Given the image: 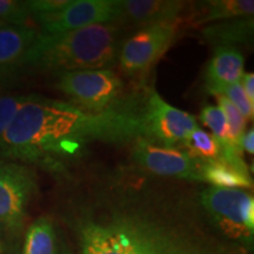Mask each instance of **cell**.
I'll use <instances>...</instances> for the list:
<instances>
[{
	"instance_id": "cell-1",
	"label": "cell",
	"mask_w": 254,
	"mask_h": 254,
	"mask_svg": "<svg viewBox=\"0 0 254 254\" xmlns=\"http://www.w3.org/2000/svg\"><path fill=\"white\" fill-rule=\"evenodd\" d=\"M145 138L144 109L118 103L92 113L67 101L27 95L0 141V157L60 170L94 141Z\"/></svg>"
},
{
	"instance_id": "cell-2",
	"label": "cell",
	"mask_w": 254,
	"mask_h": 254,
	"mask_svg": "<svg viewBox=\"0 0 254 254\" xmlns=\"http://www.w3.org/2000/svg\"><path fill=\"white\" fill-rule=\"evenodd\" d=\"M125 30L118 23L59 34H39L24 65L60 73L110 68L118 62Z\"/></svg>"
},
{
	"instance_id": "cell-3",
	"label": "cell",
	"mask_w": 254,
	"mask_h": 254,
	"mask_svg": "<svg viewBox=\"0 0 254 254\" xmlns=\"http://www.w3.org/2000/svg\"><path fill=\"white\" fill-rule=\"evenodd\" d=\"M200 204L225 236L247 245L252 243L254 199L250 192L211 186L201 192Z\"/></svg>"
},
{
	"instance_id": "cell-4",
	"label": "cell",
	"mask_w": 254,
	"mask_h": 254,
	"mask_svg": "<svg viewBox=\"0 0 254 254\" xmlns=\"http://www.w3.org/2000/svg\"><path fill=\"white\" fill-rule=\"evenodd\" d=\"M57 86L71 99L72 105L99 113L118 104L124 84L111 68H98L60 73Z\"/></svg>"
},
{
	"instance_id": "cell-5",
	"label": "cell",
	"mask_w": 254,
	"mask_h": 254,
	"mask_svg": "<svg viewBox=\"0 0 254 254\" xmlns=\"http://www.w3.org/2000/svg\"><path fill=\"white\" fill-rule=\"evenodd\" d=\"M178 34V23L153 24L138 28L125 38L119 53L122 71L131 78L145 77L167 50Z\"/></svg>"
},
{
	"instance_id": "cell-6",
	"label": "cell",
	"mask_w": 254,
	"mask_h": 254,
	"mask_svg": "<svg viewBox=\"0 0 254 254\" xmlns=\"http://www.w3.org/2000/svg\"><path fill=\"white\" fill-rule=\"evenodd\" d=\"M37 190L33 168L14 161L0 160V231L20 233L28 202Z\"/></svg>"
},
{
	"instance_id": "cell-7",
	"label": "cell",
	"mask_w": 254,
	"mask_h": 254,
	"mask_svg": "<svg viewBox=\"0 0 254 254\" xmlns=\"http://www.w3.org/2000/svg\"><path fill=\"white\" fill-rule=\"evenodd\" d=\"M43 26V34H59L92 25L118 23L119 0H71L59 11L34 15Z\"/></svg>"
},
{
	"instance_id": "cell-8",
	"label": "cell",
	"mask_w": 254,
	"mask_h": 254,
	"mask_svg": "<svg viewBox=\"0 0 254 254\" xmlns=\"http://www.w3.org/2000/svg\"><path fill=\"white\" fill-rule=\"evenodd\" d=\"M145 139L159 141L166 147L184 142L198 123L194 116L166 103L157 91H152L144 107Z\"/></svg>"
},
{
	"instance_id": "cell-9",
	"label": "cell",
	"mask_w": 254,
	"mask_h": 254,
	"mask_svg": "<svg viewBox=\"0 0 254 254\" xmlns=\"http://www.w3.org/2000/svg\"><path fill=\"white\" fill-rule=\"evenodd\" d=\"M132 155L139 166L155 176L201 182V160L192 158L185 150L159 146L148 139L139 138L135 140Z\"/></svg>"
},
{
	"instance_id": "cell-10",
	"label": "cell",
	"mask_w": 254,
	"mask_h": 254,
	"mask_svg": "<svg viewBox=\"0 0 254 254\" xmlns=\"http://www.w3.org/2000/svg\"><path fill=\"white\" fill-rule=\"evenodd\" d=\"M125 231L129 254H205L172 231L141 218L117 220Z\"/></svg>"
},
{
	"instance_id": "cell-11",
	"label": "cell",
	"mask_w": 254,
	"mask_h": 254,
	"mask_svg": "<svg viewBox=\"0 0 254 254\" xmlns=\"http://www.w3.org/2000/svg\"><path fill=\"white\" fill-rule=\"evenodd\" d=\"M118 24L138 28L153 24L178 23L186 2L177 0H119Z\"/></svg>"
},
{
	"instance_id": "cell-12",
	"label": "cell",
	"mask_w": 254,
	"mask_h": 254,
	"mask_svg": "<svg viewBox=\"0 0 254 254\" xmlns=\"http://www.w3.org/2000/svg\"><path fill=\"white\" fill-rule=\"evenodd\" d=\"M244 64L243 53L237 47H215L206 68V88L209 93L222 94L228 86L240 81L244 74Z\"/></svg>"
},
{
	"instance_id": "cell-13",
	"label": "cell",
	"mask_w": 254,
	"mask_h": 254,
	"mask_svg": "<svg viewBox=\"0 0 254 254\" xmlns=\"http://www.w3.org/2000/svg\"><path fill=\"white\" fill-rule=\"evenodd\" d=\"M82 254H129V243L118 221L87 222L81 228Z\"/></svg>"
},
{
	"instance_id": "cell-14",
	"label": "cell",
	"mask_w": 254,
	"mask_h": 254,
	"mask_svg": "<svg viewBox=\"0 0 254 254\" xmlns=\"http://www.w3.org/2000/svg\"><path fill=\"white\" fill-rule=\"evenodd\" d=\"M38 37L33 27L0 21V73L24 65Z\"/></svg>"
},
{
	"instance_id": "cell-15",
	"label": "cell",
	"mask_w": 254,
	"mask_h": 254,
	"mask_svg": "<svg viewBox=\"0 0 254 254\" xmlns=\"http://www.w3.org/2000/svg\"><path fill=\"white\" fill-rule=\"evenodd\" d=\"M253 0H208L198 2L190 19L192 24L202 25L234 18L253 17Z\"/></svg>"
},
{
	"instance_id": "cell-16",
	"label": "cell",
	"mask_w": 254,
	"mask_h": 254,
	"mask_svg": "<svg viewBox=\"0 0 254 254\" xmlns=\"http://www.w3.org/2000/svg\"><path fill=\"white\" fill-rule=\"evenodd\" d=\"M202 38L215 47L251 44L253 40V17L234 18L209 24L201 31Z\"/></svg>"
},
{
	"instance_id": "cell-17",
	"label": "cell",
	"mask_w": 254,
	"mask_h": 254,
	"mask_svg": "<svg viewBox=\"0 0 254 254\" xmlns=\"http://www.w3.org/2000/svg\"><path fill=\"white\" fill-rule=\"evenodd\" d=\"M200 178L202 183L212 184L213 187L221 189H252L253 184L250 174L240 172L224 159L201 161Z\"/></svg>"
},
{
	"instance_id": "cell-18",
	"label": "cell",
	"mask_w": 254,
	"mask_h": 254,
	"mask_svg": "<svg viewBox=\"0 0 254 254\" xmlns=\"http://www.w3.org/2000/svg\"><path fill=\"white\" fill-rule=\"evenodd\" d=\"M57 237L52 222L45 217L37 219L25 236L23 254H57Z\"/></svg>"
},
{
	"instance_id": "cell-19",
	"label": "cell",
	"mask_w": 254,
	"mask_h": 254,
	"mask_svg": "<svg viewBox=\"0 0 254 254\" xmlns=\"http://www.w3.org/2000/svg\"><path fill=\"white\" fill-rule=\"evenodd\" d=\"M184 148L196 160H215L221 157V146L213 135L195 127L184 140Z\"/></svg>"
},
{
	"instance_id": "cell-20",
	"label": "cell",
	"mask_w": 254,
	"mask_h": 254,
	"mask_svg": "<svg viewBox=\"0 0 254 254\" xmlns=\"http://www.w3.org/2000/svg\"><path fill=\"white\" fill-rule=\"evenodd\" d=\"M219 105V109L222 111L225 118H226L227 127H228V136H230V142L234 148L238 151L243 152V136L246 132V124L247 120L244 118L243 114L238 111L233 104L227 99L225 95L219 94L215 95Z\"/></svg>"
},
{
	"instance_id": "cell-21",
	"label": "cell",
	"mask_w": 254,
	"mask_h": 254,
	"mask_svg": "<svg viewBox=\"0 0 254 254\" xmlns=\"http://www.w3.org/2000/svg\"><path fill=\"white\" fill-rule=\"evenodd\" d=\"M200 120L212 131V135L217 139L221 148L232 146L228 136V127L222 111L218 106L206 105L200 112Z\"/></svg>"
},
{
	"instance_id": "cell-22",
	"label": "cell",
	"mask_w": 254,
	"mask_h": 254,
	"mask_svg": "<svg viewBox=\"0 0 254 254\" xmlns=\"http://www.w3.org/2000/svg\"><path fill=\"white\" fill-rule=\"evenodd\" d=\"M33 17L27 1H14V0H0V21L2 23L25 25Z\"/></svg>"
},
{
	"instance_id": "cell-23",
	"label": "cell",
	"mask_w": 254,
	"mask_h": 254,
	"mask_svg": "<svg viewBox=\"0 0 254 254\" xmlns=\"http://www.w3.org/2000/svg\"><path fill=\"white\" fill-rule=\"evenodd\" d=\"M26 98L27 95H8L0 98V141Z\"/></svg>"
},
{
	"instance_id": "cell-24",
	"label": "cell",
	"mask_w": 254,
	"mask_h": 254,
	"mask_svg": "<svg viewBox=\"0 0 254 254\" xmlns=\"http://www.w3.org/2000/svg\"><path fill=\"white\" fill-rule=\"evenodd\" d=\"M222 95H225L233 104V106L243 114L244 118L246 120H253L254 105L250 103L249 98H247V95L243 90L240 81L228 86L226 90L222 92Z\"/></svg>"
},
{
	"instance_id": "cell-25",
	"label": "cell",
	"mask_w": 254,
	"mask_h": 254,
	"mask_svg": "<svg viewBox=\"0 0 254 254\" xmlns=\"http://www.w3.org/2000/svg\"><path fill=\"white\" fill-rule=\"evenodd\" d=\"M69 1L71 0H33V1H27V5L34 17L37 14L59 11V9L67 6Z\"/></svg>"
},
{
	"instance_id": "cell-26",
	"label": "cell",
	"mask_w": 254,
	"mask_h": 254,
	"mask_svg": "<svg viewBox=\"0 0 254 254\" xmlns=\"http://www.w3.org/2000/svg\"><path fill=\"white\" fill-rule=\"evenodd\" d=\"M240 84L243 86V90L249 98L250 103L254 105V73L247 72L244 73L240 79Z\"/></svg>"
},
{
	"instance_id": "cell-27",
	"label": "cell",
	"mask_w": 254,
	"mask_h": 254,
	"mask_svg": "<svg viewBox=\"0 0 254 254\" xmlns=\"http://www.w3.org/2000/svg\"><path fill=\"white\" fill-rule=\"evenodd\" d=\"M241 146H243V151L245 150L247 153L252 155L254 153V128L251 127L247 129L245 134L243 136V141H241Z\"/></svg>"
},
{
	"instance_id": "cell-28",
	"label": "cell",
	"mask_w": 254,
	"mask_h": 254,
	"mask_svg": "<svg viewBox=\"0 0 254 254\" xmlns=\"http://www.w3.org/2000/svg\"><path fill=\"white\" fill-rule=\"evenodd\" d=\"M4 253V244H2V239H1V231H0V254Z\"/></svg>"
},
{
	"instance_id": "cell-29",
	"label": "cell",
	"mask_w": 254,
	"mask_h": 254,
	"mask_svg": "<svg viewBox=\"0 0 254 254\" xmlns=\"http://www.w3.org/2000/svg\"><path fill=\"white\" fill-rule=\"evenodd\" d=\"M57 254H67L66 252H57Z\"/></svg>"
}]
</instances>
